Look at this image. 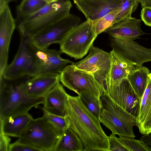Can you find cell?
<instances>
[{"mask_svg":"<svg viewBox=\"0 0 151 151\" xmlns=\"http://www.w3.org/2000/svg\"><path fill=\"white\" fill-rule=\"evenodd\" d=\"M136 126L143 134L151 132V73L148 75L147 85L141 100Z\"/></svg>","mask_w":151,"mask_h":151,"instance_id":"cell-20","label":"cell"},{"mask_svg":"<svg viewBox=\"0 0 151 151\" xmlns=\"http://www.w3.org/2000/svg\"><path fill=\"white\" fill-rule=\"evenodd\" d=\"M139 2V0H121L119 6V12L114 24L131 17L132 13L135 11Z\"/></svg>","mask_w":151,"mask_h":151,"instance_id":"cell-26","label":"cell"},{"mask_svg":"<svg viewBox=\"0 0 151 151\" xmlns=\"http://www.w3.org/2000/svg\"><path fill=\"white\" fill-rule=\"evenodd\" d=\"M6 2L8 4L9 2H10L11 1H14L16 0H5Z\"/></svg>","mask_w":151,"mask_h":151,"instance_id":"cell-38","label":"cell"},{"mask_svg":"<svg viewBox=\"0 0 151 151\" xmlns=\"http://www.w3.org/2000/svg\"><path fill=\"white\" fill-rule=\"evenodd\" d=\"M83 144L70 127L62 133L54 151H84Z\"/></svg>","mask_w":151,"mask_h":151,"instance_id":"cell-22","label":"cell"},{"mask_svg":"<svg viewBox=\"0 0 151 151\" xmlns=\"http://www.w3.org/2000/svg\"><path fill=\"white\" fill-rule=\"evenodd\" d=\"M97 36L92 22L87 19L71 30L60 44V50L76 60L88 53Z\"/></svg>","mask_w":151,"mask_h":151,"instance_id":"cell-7","label":"cell"},{"mask_svg":"<svg viewBox=\"0 0 151 151\" xmlns=\"http://www.w3.org/2000/svg\"><path fill=\"white\" fill-rule=\"evenodd\" d=\"M140 19L132 17L114 24L105 32L113 38H123L134 40L145 34L141 28Z\"/></svg>","mask_w":151,"mask_h":151,"instance_id":"cell-18","label":"cell"},{"mask_svg":"<svg viewBox=\"0 0 151 151\" xmlns=\"http://www.w3.org/2000/svg\"><path fill=\"white\" fill-rule=\"evenodd\" d=\"M63 132L42 116L33 119L17 140L37 151H54Z\"/></svg>","mask_w":151,"mask_h":151,"instance_id":"cell-4","label":"cell"},{"mask_svg":"<svg viewBox=\"0 0 151 151\" xmlns=\"http://www.w3.org/2000/svg\"><path fill=\"white\" fill-rule=\"evenodd\" d=\"M110 69L99 70L92 73L104 93H106L110 88Z\"/></svg>","mask_w":151,"mask_h":151,"instance_id":"cell-29","label":"cell"},{"mask_svg":"<svg viewBox=\"0 0 151 151\" xmlns=\"http://www.w3.org/2000/svg\"><path fill=\"white\" fill-rule=\"evenodd\" d=\"M67 97L66 116L70 127L81 140L84 151H109L108 136L100 119L89 110L80 96L67 94Z\"/></svg>","mask_w":151,"mask_h":151,"instance_id":"cell-1","label":"cell"},{"mask_svg":"<svg viewBox=\"0 0 151 151\" xmlns=\"http://www.w3.org/2000/svg\"><path fill=\"white\" fill-rule=\"evenodd\" d=\"M47 4L45 0H22L17 8L16 22L32 15Z\"/></svg>","mask_w":151,"mask_h":151,"instance_id":"cell-24","label":"cell"},{"mask_svg":"<svg viewBox=\"0 0 151 151\" xmlns=\"http://www.w3.org/2000/svg\"><path fill=\"white\" fill-rule=\"evenodd\" d=\"M87 19L93 21L118 7L121 0H73Z\"/></svg>","mask_w":151,"mask_h":151,"instance_id":"cell-14","label":"cell"},{"mask_svg":"<svg viewBox=\"0 0 151 151\" xmlns=\"http://www.w3.org/2000/svg\"><path fill=\"white\" fill-rule=\"evenodd\" d=\"M111 66L110 69V86L119 84L136 68L134 65L122 58L112 50L110 52Z\"/></svg>","mask_w":151,"mask_h":151,"instance_id":"cell-19","label":"cell"},{"mask_svg":"<svg viewBox=\"0 0 151 151\" xmlns=\"http://www.w3.org/2000/svg\"><path fill=\"white\" fill-rule=\"evenodd\" d=\"M20 35V42L18 52L3 74L6 80H14L26 76L33 77L38 75L34 46L30 37Z\"/></svg>","mask_w":151,"mask_h":151,"instance_id":"cell-6","label":"cell"},{"mask_svg":"<svg viewBox=\"0 0 151 151\" xmlns=\"http://www.w3.org/2000/svg\"><path fill=\"white\" fill-rule=\"evenodd\" d=\"M140 16L145 24L151 27V7L147 6L142 8Z\"/></svg>","mask_w":151,"mask_h":151,"instance_id":"cell-33","label":"cell"},{"mask_svg":"<svg viewBox=\"0 0 151 151\" xmlns=\"http://www.w3.org/2000/svg\"><path fill=\"white\" fill-rule=\"evenodd\" d=\"M60 81L58 73H42L29 77L26 84L27 93L33 98H44Z\"/></svg>","mask_w":151,"mask_h":151,"instance_id":"cell-15","label":"cell"},{"mask_svg":"<svg viewBox=\"0 0 151 151\" xmlns=\"http://www.w3.org/2000/svg\"><path fill=\"white\" fill-rule=\"evenodd\" d=\"M88 55L83 60L73 63L76 68L89 73L97 70L110 69V53L94 46L93 45L89 50Z\"/></svg>","mask_w":151,"mask_h":151,"instance_id":"cell-16","label":"cell"},{"mask_svg":"<svg viewBox=\"0 0 151 151\" xmlns=\"http://www.w3.org/2000/svg\"><path fill=\"white\" fill-rule=\"evenodd\" d=\"M109 151H129L117 139L116 135L111 134L108 136Z\"/></svg>","mask_w":151,"mask_h":151,"instance_id":"cell-31","label":"cell"},{"mask_svg":"<svg viewBox=\"0 0 151 151\" xmlns=\"http://www.w3.org/2000/svg\"><path fill=\"white\" fill-rule=\"evenodd\" d=\"M37 150L27 145L22 143L17 140L10 144L9 151H34Z\"/></svg>","mask_w":151,"mask_h":151,"instance_id":"cell-32","label":"cell"},{"mask_svg":"<svg viewBox=\"0 0 151 151\" xmlns=\"http://www.w3.org/2000/svg\"><path fill=\"white\" fill-rule=\"evenodd\" d=\"M142 8L145 7H151V0H139Z\"/></svg>","mask_w":151,"mask_h":151,"instance_id":"cell-36","label":"cell"},{"mask_svg":"<svg viewBox=\"0 0 151 151\" xmlns=\"http://www.w3.org/2000/svg\"><path fill=\"white\" fill-rule=\"evenodd\" d=\"M42 110L43 113V116L62 132H63L70 127L69 122L66 116L63 117L51 114L43 108H42Z\"/></svg>","mask_w":151,"mask_h":151,"instance_id":"cell-28","label":"cell"},{"mask_svg":"<svg viewBox=\"0 0 151 151\" xmlns=\"http://www.w3.org/2000/svg\"><path fill=\"white\" fill-rule=\"evenodd\" d=\"M110 46L117 53L136 67L151 61V48H148L131 39L110 38Z\"/></svg>","mask_w":151,"mask_h":151,"instance_id":"cell-10","label":"cell"},{"mask_svg":"<svg viewBox=\"0 0 151 151\" xmlns=\"http://www.w3.org/2000/svg\"><path fill=\"white\" fill-rule=\"evenodd\" d=\"M60 80L78 95L84 92L101 99L104 93L92 73L77 68L73 63L64 68L60 74Z\"/></svg>","mask_w":151,"mask_h":151,"instance_id":"cell-8","label":"cell"},{"mask_svg":"<svg viewBox=\"0 0 151 151\" xmlns=\"http://www.w3.org/2000/svg\"><path fill=\"white\" fill-rule=\"evenodd\" d=\"M72 6L68 0H59L47 4L32 15L16 22L19 35L31 37L68 15Z\"/></svg>","mask_w":151,"mask_h":151,"instance_id":"cell-3","label":"cell"},{"mask_svg":"<svg viewBox=\"0 0 151 151\" xmlns=\"http://www.w3.org/2000/svg\"><path fill=\"white\" fill-rule=\"evenodd\" d=\"M89 110L99 119L102 108L101 99L85 92H82L78 95Z\"/></svg>","mask_w":151,"mask_h":151,"instance_id":"cell-27","label":"cell"},{"mask_svg":"<svg viewBox=\"0 0 151 151\" xmlns=\"http://www.w3.org/2000/svg\"><path fill=\"white\" fill-rule=\"evenodd\" d=\"M80 21L79 17L70 14L30 37L31 42L40 49L47 48L54 43L60 45L69 32L79 24Z\"/></svg>","mask_w":151,"mask_h":151,"instance_id":"cell-9","label":"cell"},{"mask_svg":"<svg viewBox=\"0 0 151 151\" xmlns=\"http://www.w3.org/2000/svg\"><path fill=\"white\" fill-rule=\"evenodd\" d=\"M16 27V20L7 4L0 10V77L7 65L10 43Z\"/></svg>","mask_w":151,"mask_h":151,"instance_id":"cell-12","label":"cell"},{"mask_svg":"<svg viewBox=\"0 0 151 151\" xmlns=\"http://www.w3.org/2000/svg\"><path fill=\"white\" fill-rule=\"evenodd\" d=\"M28 76L9 80L0 77V120L28 113L32 108L44 103V98H34L28 94Z\"/></svg>","mask_w":151,"mask_h":151,"instance_id":"cell-2","label":"cell"},{"mask_svg":"<svg viewBox=\"0 0 151 151\" xmlns=\"http://www.w3.org/2000/svg\"><path fill=\"white\" fill-rule=\"evenodd\" d=\"M48 4L53 3L59 0H45Z\"/></svg>","mask_w":151,"mask_h":151,"instance_id":"cell-37","label":"cell"},{"mask_svg":"<svg viewBox=\"0 0 151 151\" xmlns=\"http://www.w3.org/2000/svg\"><path fill=\"white\" fill-rule=\"evenodd\" d=\"M116 103L135 117L138 116L141 99L127 78L119 85L111 87L105 93Z\"/></svg>","mask_w":151,"mask_h":151,"instance_id":"cell-11","label":"cell"},{"mask_svg":"<svg viewBox=\"0 0 151 151\" xmlns=\"http://www.w3.org/2000/svg\"><path fill=\"white\" fill-rule=\"evenodd\" d=\"M33 119L27 113L0 120V132L9 136L19 138Z\"/></svg>","mask_w":151,"mask_h":151,"instance_id":"cell-21","label":"cell"},{"mask_svg":"<svg viewBox=\"0 0 151 151\" xmlns=\"http://www.w3.org/2000/svg\"><path fill=\"white\" fill-rule=\"evenodd\" d=\"M150 70L142 66L136 67L129 75L127 78L136 93L141 99L147 87L148 81V75Z\"/></svg>","mask_w":151,"mask_h":151,"instance_id":"cell-23","label":"cell"},{"mask_svg":"<svg viewBox=\"0 0 151 151\" xmlns=\"http://www.w3.org/2000/svg\"><path fill=\"white\" fill-rule=\"evenodd\" d=\"M102 108L99 119L111 134L128 137H135L133 127L137 117L114 102L105 93L101 97Z\"/></svg>","mask_w":151,"mask_h":151,"instance_id":"cell-5","label":"cell"},{"mask_svg":"<svg viewBox=\"0 0 151 151\" xmlns=\"http://www.w3.org/2000/svg\"><path fill=\"white\" fill-rule=\"evenodd\" d=\"M11 141L9 136L2 132L0 133V151H9V148Z\"/></svg>","mask_w":151,"mask_h":151,"instance_id":"cell-34","label":"cell"},{"mask_svg":"<svg viewBox=\"0 0 151 151\" xmlns=\"http://www.w3.org/2000/svg\"><path fill=\"white\" fill-rule=\"evenodd\" d=\"M117 139L129 151H147L141 143L140 140L122 136H119Z\"/></svg>","mask_w":151,"mask_h":151,"instance_id":"cell-30","label":"cell"},{"mask_svg":"<svg viewBox=\"0 0 151 151\" xmlns=\"http://www.w3.org/2000/svg\"><path fill=\"white\" fill-rule=\"evenodd\" d=\"M140 141L147 151H151V132L144 134L141 137Z\"/></svg>","mask_w":151,"mask_h":151,"instance_id":"cell-35","label":"cell"},{"mask_svg":"<svg viewBox=\"0 0 151 151\" xmlns=\"http://www.w3.org/2000/svg\"><path fill=\"white\" fill-rule=\"evenodd\" d=\"M119 12V6L103 17L92 21L95 33L97 36L114 25Z\"/></svg>","mask_w":151,"mask_h":151,"instance_id":"cell-25","label":"cell"},{"mask_svg":"<svg viewBox=\"0 0 151 151\" xmlns=\"http://www.w3.org/2000/svg\"><path fill=\"white\" fill-rule=\"evenodd\" d=\"M67 94L60 82L44 97L43 107L48 112L60 116H66Z\"/></svg>","mask_w":151,"mask_h":151,"instance_id":"cell-17","label":"cell"},{"mask_svg":"<svg viewBox=\"0 0 151 151\" xmlns=\"http://www.w3.org/2000/svg\"><path fill=\"white\" fill-rule=\"evenodd\" d=\"M33 46L38 75L50 73L60 74L67 64L73 63L62 58L60 56L62 52L60 50L48 48L40 49Z\"/></svg>","mask_w":151,"mask_h":151,"instance_id":"cell-13","label":"cell"}]
</instances>
